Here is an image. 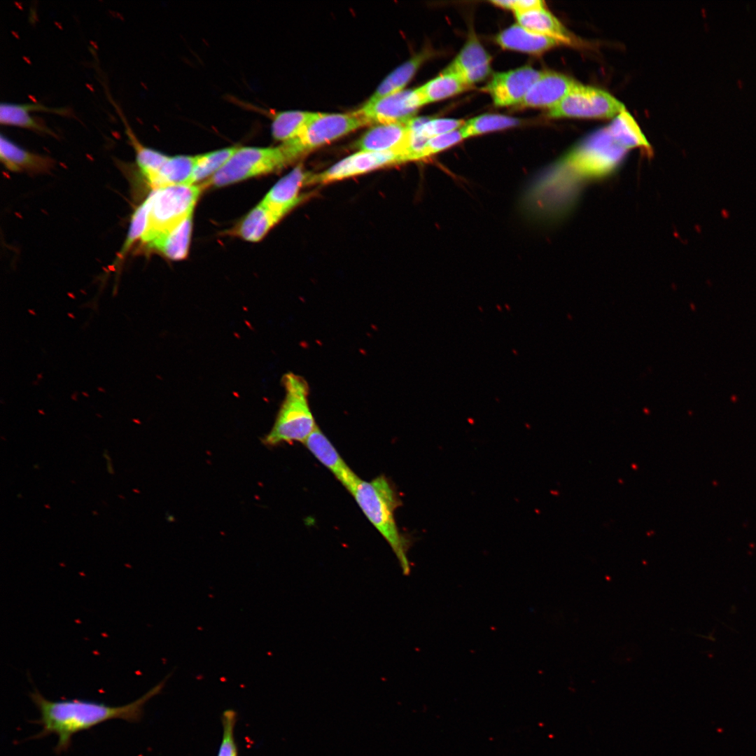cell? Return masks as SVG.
<instances>
[{
	"label": "cell",
	"instance_id": "cell-21",
	"mask_svg": "<svg viewBox=\"0 0 756 756\" xmlns=\"http://www.w3.org/2000/svg\"><path fill=\"white\" fill-rule=\"evenodd\" d=\"M31 110L32 103L2 102L0 105V122L3 125L15 126L57 137V134L44 121L30 114Z\"/></svg>",
	"mask_w": 756,
	"mask_h": 756
},
{
	"label": "cell",
	"instance_id": "cell-12",
	"mask_svg": "<svg viewBox=\"0 0 756 756\" xmlns=\"http://www.w3.org/2000/svg\"><path fill=\"white\" fill-rule=\"evenodd\" d=\"M491 57L471 32L458 54L444 70L457 76L471 87L484 80L490 74Z\"/></svg>",
	"mask_w": 756,
	"mask_h": 756
},
{
	"label": "cell",
	"instance_id": "cell-4",
	"mask_svg": "<svg viewBox=\"0 0 756 756\" xmlns=\"http://www.w3.org/2000/svg\"><path fill=\"white\" fill-rule=\"evenodd\" d=\"M301 155L290 142L277 147H239L227 162L201 185L220 187L281 170Z\"/></svg>",
	"mask_w": 756,
	"mask_h": 756
},
{
	"label": "cell",
	"instance_id": "cell-19",
	"mask_svg": "<svg viewBox=\"0 0 756 756\" xmlns=\"http://www.w3.org/2000/svg\"><path fill=\"white\" fill-rule=\"evenodd\" d=\"M517 24L533 32L550 37L560 44L573 45L576 39L545 8L514 13Z\"/></svg>",
	"mask_w": 756,
	"mask_h": 756
},
{
	"label": "cell",
	"instance_id": "cell-33",
	"mask_svg": "<svg viewBox=\"0 0 756 756\" xmlns=\"http://www.w3.org/2000/svg\"><path fill=\"white\" fill-rule=\"evenodd\" d=\"M464 139L460 130L433 137L428 140L421 154V159L442 151Z\"/></svg>",
	"mask_w": 756,
	"mask_h": 756
},
{
	"label": "cell",
	"instance_id": "cell-25",
	"mask_svg": "<svg viewBox=\"0 0 756 756\" xmlns=\"http://www.w3.org/2000/svg\"><path fill=\"white\" fill-rule=\"evenodd\" d=\"M608 128L613 138L626 149L641 147L650 153L649 143L637 122L626 110L617 115Z\"/></svg>",
	"mask_w": 756,
	"mask_h": 756
},
{
	"label": "cell",
	"instance_id": "cell-37",
	"mask_svg": "<svg viewBox=\"0 0 756 756\" xmlns=\"http://www.w3.org/2000/svg\"><path fill=\"white\" fill-rule=\"evenodd\" d=\"M104 457H105L106 458H107V461H108V462H111V458H110V457L108 456V455L107 454L104 453Z\"/></svg>",
	"mask_w": 756,
	"mask_h": 756
},
{
	"label": "cell",
	"instance_id": "cell-10",
	"mask_svg": "<svg viewBox=\"0 0 756 756\" xmlns=\"http://www.w3.org/2000/svg\"><path fill=\"white\" fill-rule=\"evenodd\" d=\"M424 105L418 88L402 90L367 102L358 111L370 123L388 124L409 121L418 109Z\"/></svg>",
	"mask_w": 756,
	"mask_h": 756
},
{
	"label": "cell",
	"instance_id": "cell-32",
	"mask_svg": "<svg viewBox=\"0 0 756 756\" xmlns=\"http://www.w3.org/2000/svg\"><path fill=\"white\" fill-rule=\"evenodd\" d=\"M237 713L233 709L223 712L221 723L223 734L218 756H238V749L234 738Z\"/></svg>",
	"mask_w": 756,
	"mask_h": 756
},
{
	"label": "cell",
	"instance_id": "cell-6",
	"mask_svg": "<svg viewBox=\"0 0 756 756\" xmlns=\"http://www.w3.org/2000/svg\"><path fill=\"white\" fill-rule=\"evenodd\" d=\"M627 150L613 138L606 127L574 147L558 164L587 177L600 176L615 169Z\"/></svg>",
	"mask_w": 756,
	"mask_h": 756
},
{
	"label": "cell",
	"instance_id": "cell-3",
	"mask_svg": "<svg viewBox=\"0 0 756 756\" xmlns=\"http://www.w3.org/2000/svg\"><path fill=\"white\" fill-rule=\"evenodd\" d=\"M285 396L274 424L263 443L275 446L284 442H304L317 428L309 402V387L301 376L286 373L282 379Z\"/></svg>",
	"mask_w": 756,
	"mask_h": 756
},
{
	"label": "cell",
	"instance_id": "cell-20",
	"mask_svg": "<svg viewBox=\"0 0 756 756\" xmlns=\"http://www.w3.org/2000/svg\"><path fill=\"white\" fill-rule=\"evenodd\" d=\"M192 225L190 216L173 230L156 237L145 246L169 259H183L189 250Z\"/></svg>",
	"mask_w": 756,
	"mask_h": 756
},
{
	"label": "cell",
	"instance_id": "cell-22",
	"mask_svg": "<svg viewBox=\"0 0 756 756\" xmlns=\"http://www.w3.org/2000/svg\"><path fill=\"white\" fill-rule=\"evenodd\" d=\"M430 55L428 50L422 51L396 68L381 83L368 102H374L403 90L404 87Z\"/></svg>",
	"mask_w": 756,
	"mask_h": 756
},
{
	"label": "cell",
	"instance_id": "cell-13",
	"mask_svg": "<svg viewBox=\"0 0 756 756\" xmlns=\"http://www.w3.org/2000/svg\"><path fill=\"white\" fill-rule=\"evenodd\" d=\"M410 121L379 124L370 129L357 141L360 151H396L402 153L406 162L412 131Z\"/></svg>",
	"mask_w": 756,
	"mask_h": 756
},
{
	"label": "cell",
	"instance_id": "cell-14",
	"mask_svg": "<svg viewBox=\"0 0 756 756\" xmlns=\"http://www.w3.org/2000/svg\"><path fill=\"white\" fill-rule=\"evenodd\" d=\"M304 444L314 456L352 494L361 479L345 463L318 426Z\"/></svg>",
	"mask_w": 756,
	"mask_h": 756
},
{
	"label": "cell",
	"instance_id": "cell-11",
	"mask_svg": "<svg viewBox=\"0 0 756 756\" xmlns=\"http://www.w3.org/2000/svg\"><path fill=\"white\" fill-rule=\"evenodd\" d=\"M542 71L525 66L493 74L485 87L497 106H518Z\"/></svg>",
	"mask_w": 756,
	"mask_h": 756
},
{
	"label": "cell",
	"instance_id": "cell-2",
	"mask_svg": "<svg viewBox=\"0 0 756 756\" xmlns=\"http://www.w3.org/2000/svg\"><path fill=\"white\" fill-rule=\"evenodd\" d=\"M351 495L392 549L402 573L410 575L411 568L407 554L410 542L397 526L394 515L400 500L391 483L384 475L370 481L360 479Z\"/></svg>",
	"mask_w": 756,
	"mask_h": 756
},
{
	"label": "cell",
	"instance_id": "cell-17",
	"mask_svg": "<svg viewBox=\"0 0 756 756\" xmlns=\"http://www.w3.org/2000/svg\"><path fill=\"white\" fill-rule=\"evenodd\" d=\"M0 158L6 169L15 172L48 173L55 164L52 158L29 151L2 134L0 137Z\"/></svg>",
	"mask_w": 756,
	"mask_h": 756
},
{
	"label": "cell",
	"instance_id": "cell-8",
	"mask_svg": "<svg viewBox=\"0 0 756 756\" xmlns=\"http://www.w3.org/2000/svg\"><path fill=\"white\" fill-rule=\"evenodd\" d=\"M367 125L368 121L358 110L349 113H315L300 134L289 141L303 155Z\"/></svg>",
	"mask_w": 756,
	"mask_h": 756
},
{
	"label": "cell",
	"instance_id": "cell-9",
	"mask_svg": "<svg viewBox=\"0 0 756 756\" xmlns=\"http://www.w3.org/2000/svg\"><path fill=\"white\" fill-rule=\"evenodd\" d=\"M405 162L404 155L396 151H359L344 158L322 173L311 174L307 185L328 183Z\"/></svg>",
	"mask_w": 756,
	"mask_h": 756
},
{
	"label": "cell",
	"instance_id": "cell-35",
	"mask_svg": "<svg viewBox=\"0 0 756 756\" xmlns=\"http://www.w3.org/2000/svg\"><path fill=\"white\" fill-rule=\"evenodd\" d=\"M721 214L724 218H728L729 217V214L726 209H722L721 211Z\"/></svg>",
	"mask_w": 756,
	"mask_h": 756
},
{
	"label": "cell",
	"instance_id": "cell-34",
	"mask_svg": "<svg viewBox=\"0 0 756 756\" xmlns=\"http://www.w3.org/2000/svg\"><path fill=\"white\" fill-rule=\"evenodd\" d=\"M491 3L500 8L511 10L514 13L545 8V2L540 0H496Z\"/></svg>",
	"mask_w": 756,
	"mask_h": 756
},
{
	"label": "cell",
	"instance_id": "cell-26",
	"mask_svg": "<svg viewBox=\"0 0 756 756\" xmlns=\"http://www.w3.org/2000/svg\"><path fill=\"white\" fill-rule=\"evenodd\" d=\"M470 87L455 75L444 71L440 75L418 88L424 104L458 94Z\"/></svg>",
	"mask_w": 756,
	"mask_h": 756
},
{
	"label": "cell",
	"instance_id": "cell-15",
	"mask_svg": "<svg viewBox=\"0 0 756 756\" xmlns=\"http://www.w3.org/2000/svg\"><path fill=\"white\" fill-rule=\"evenodd\" d=\"M577 83L564 74L543 71L517 107L549 110L559 104Z\"/></svg>",
	"mask_w": 756,
	"mask_h": 756
},
{
	"label": "cell",
	"instance_id": "cell-28",
	"mask_svg": "<svg viewBox=\"0 0 756 756\" xmlns=\"http://www.w3.org/2000/svg\"><path fill=\"white\" fill-rule=\"evenodd\" d=\"M522 120L500 114H483L465 121L460 130L465 139L517 126Z\"/></svg>",
	"mask_w": 756,
	"mask_h": 756
},
{
	"label": "cell",
	"instance_id": "cell-23",
	"mask_svg": "<svg viewBox=\"0 0 756 756\" xmlns=\"http://www.w3.org/2000/svg\"><path fill=\"white\" fill-rule=\"evenodd\" d=\"M195 156H169L151 186L153 190L178 185H191Z\"/></svg>",
	"mask_w": 756,
	"mask_h": 756
},
{
	"label": "cell",
	"instance_id": "cell-18",
	"mask_svg": "<svg viewBox=\"0 0 756 756\" xmlns=\"http://www.w3.org/2000/svg\"><path fill=\"white\" fill-rule=\"evenodd\" d=\"M496 41L503 49L532 55L542 54L560 44L550 37L530 31L517 23L500 32Z\"/></svg>",
	"mask_w": 756,
	"mask_h": 756
},
{
	"label": "cell",
	"instance_id": "cell-31",
	"mask_svg": "<svg viewBox=\"0 0 756 756\" xmlns=\"http://www.w3.org/2000/svg\"><path fill=\"white\" fill-rule=\"evenodd\" d=\"M151 201L152 197L150 194L146 200H145L133 213L127 236L118 253V261L123 258L136 241L140 239H141L146 229Z\"/></svg>",
	"mask_w": 756,
	"mask_h": 756
},
{
	"label": "cell",
	"instance_id": "cell-1",
	"mask_svg": "<svg viewBox=\"0 0 756 756\" xmlns=\"http://www.w3.org/2000/svg\"><path fill=\"white\" fill-rule=\"evenodd\" d=\"M166 679L139 699L120 706H111L81 699L50 701L35 690L29 696L40 713V719L36 722L42 727V729L33 738L57 735L58 741L55 752L61 753L69 748L72 736L79 732L113 719H121L129 722H139L142 717L144 705L160 692Z\"/></svg>",
	"mask_w": 756,
	"mask_h": 756
},
{
	"label": "cell",
	"instance_id": "cell-30",
	"mask_svg": "<svg viewBox=\"0 0 756 756\" xmlns=\"http://www.w3.org/2000/svg\"><path fill=\"white\" fill-rule=\"evenodd\" d=\"M465 122L463 120L454 118H414L410 120V125L413 132L430 139L459 130Z\"/></svg>",
	"mask_w": 756,
	"mask_h": 756
},
{
	"label": "cell",
	"instance_id": "cell-36",
	"mask_svg": "<svg viewBox=\"0 0 756 756\" xmlns=\"http://www.w3.org/2000/svg\"><path fill=\"white\" fill-rule=\"evenodd\" d=\"M107 470H108V472L109 473H111V474H113V473H114V472H113V467H112V465H111V462H108V465H107Z\"/></svg>",
	"mask_w": 756,
	"mask_h": 756
},
{
	"label": "cell",
	"instance_id": "cell-27",
	"mask_svg": "<svg viewBox=\"0 0 756 756\" xmlns=\"http://www.w3.org/2000/svg\"><path fill=\"white\" fill-rule=\"evenodd\" d=\"M314 114L299 111L277 113L272 124L273 136L284 143L295 139Z\"/></svg>",
	"mask_w": 756,
	"mask_h": 756
},
{
	"label": "cell",
	"instance_id": "cell-16",
	"mask_svg": "<svg viewBox=\"0 0 756 756\" xmlns=\"http://www.w3.org/2000/svg\"><path fill=\"white\" fill-rule=\"evenodd\" d=\"M310 175L301 165L296 167L272 188L261 203L284 217L303 200L299 191L303 185H307Z\"/></svg>",
	"mask_w": 756,
	"mask_h": 756
},
{
	"label": "cell",
	"instance_id": "cell-29",
	"mask_svg": "<svg viewBox=\"0 0 756 756\" xmlns=\"http://www.w3.org/2000/svg\"><path fill=\"white\" fill-rule=\"evenodd\" d=\"M238 148L239 147L233 146L196 155L191 185H195L196 183L214 175L227 162Z\"/></svg>",
	"mask_w": 756,
	"mask_h": 756
},
{
	"label": "cell",
	"instance_id": "cell-7",
	"mask_svg": "<svg viewBox=\"0 0 756 756\" xmlns=\"http://www.w3.org/2000/svg\"><path fill=\"white\" fill-rule=\"evenodd\" d=\"M624 105L607 92L577 83L547 111L550 118H611L625 111Z\"/></svg>",
	"mask_w": 756,
	"mask_h": 756
},
{
	"label": "cell",
	"instance_id": "cell-5",
	"mask_svg": "<svg viewBox=\"0 0 756 756\" xmlns=\"http://www.w3.org/2000/svg\"><path fill=\"white\" fill-rule=\"evenodd\" d=\"M204 189L200 184L171 186L153 190L150 193L152 201L146 229L141 239L142 243L147 244L192 216Z\"/></svg>",
	"mask_w": 756,
	"mask_h": 756
},
{
	"label": "cell",
	"instance_id": "cell-24",
	"mask_svg": "<svg viewBox=\"0 0 756 756\" xmlns=\"http://www.w3.org/2000/svg\"><path fill=\"white\" fill-rule=\"evenodd\" d=\"M281 218L260 202L241 220L236 234L246 241H258Z\"/></svg>",
	"mask_w": 756,
	"mask_h": 756
}]
</instances>
